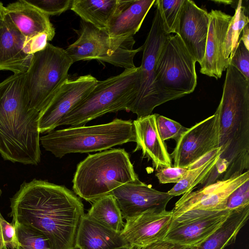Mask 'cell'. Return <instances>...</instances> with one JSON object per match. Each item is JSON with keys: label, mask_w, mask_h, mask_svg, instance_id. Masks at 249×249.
Instances as JSON below:
<instances>
[{"label": "cell", "mask_w": 249, "mask_h": 249, "mask_svg": "<svg viewBox=\"0 0 249 249\" xmlns=\"http://www.w3.org/2000/svg\"><path fill=\"white\" fill-rule=\"evenodd\" d=\"M187 171V169L182 167H163L157 170L156 176L160 183H177L185 177Z\"/></svg>", "instance_id": "cell-36"}, {"label": "cell", "mask_w": 249, "mask_h": 249, "mask_svg": "<svg viewBox=\"0 0 249 249\" xmlns=\"http://www.w3.org/2000/svg\"><path fill=\"white\" fill-rule=\"evenodd\" d=\"M155 0H128L106 30L112 38L133 36L140 30Z\"/></svg>", "instance_id": "cell-23"}, {"label": "cell", "mask_w": 249, "mask_h": 249, "mask_svg": "<svg viewBox=\"0 0 249 249\" xmlns=\"http://www.w3.org/2000/svg\"><path fill=\"white\" fill-rule=\"evenodd\" d=\"M17 246L15 226L6 221L0 212V249H17Z\"/></svg>", "instance_id": "cell-34"}, {"label": "cell", "mask_w": 249, "mask_h": 249, "mask_svg": "<svg viewBox=\"0 0 249 249\" xmlns=\"http://www.w3.org/2000/svg\"><path fill=\"white\" fill-rule=\"evenodd\" d=\"M140 67L98 81L89 94L61 120L58 126L85 125L106 113L127 111L135 100L140 84Z\"/></svg>", "instance_id": "cell-6"}, {"label": "cell", "mask_w": 249, "mask_h": 249, "mask_svg": "<svg viewBox=\"0 0 249 249\" xmlns=\"http://www.w3.org/2000/svg\"><path fill=\"white\" fill-rule=\"evenodd\" d=\"M170 155L174 167L187 168L219 147V114L212 116L187 129L176 142Z\"/></svg>", "instance_id": "cell-11"}, {"label": "cell", "mask_w": 249, "mask_h": 249, "mask_svg": "<svg viewBox=\"0 0 249 249\" xmlns=\"http://www.w3.org/2000/svg\"><path fill=\"white\" fill-rule=\"evenodd\" d=\"M246 7L242 0H238L234 16H232L223 45V53L229 60L232 56L239 43V38L244 26L249 23V19L246 15Z\"/></svg>", "instance_id": "cell-28"}, {"label": "cell", "mask_w": 249, "mask_h": 249, "mask_svg": "<svg viewBox=\"0 0 249 249\" xmlns=\"http://www.w3.org/2000/svg\"><path fill=\"white\" fill-rule=\"evenodd\" d=\"M33 54L30 53L27 38L6 16L0 28V71H9L14 74L26 73Z\"/></svg>", "instance_id": "cell-19"}, {"label": "cell", "mask_w": 249, "mask_h": 249, "mask_svg": "<svg viewBox=\"0 0 249 249\" xmlns=\"http://www.w3.org/2000/svg\"><path fill=\"white\" fill-rule=\"evenodd\" d=\"M229 64L235 67L249 79V50L247 49L240 39L232 56L230 59Z\"/></svg>", "instance_id": "cell-35"}, {"label": "cell", "mask_w": 249, "mask_h": 249, "mask_svg": "<svg viewBox=\"0 0 249 249\" xmlns=\"http://www.w3.org/2000/svg\"><path fill=\"white\" fill-rule=\"evenodd\" d=\"M231 211L228 210L213 211L197 217L173 219L164 240L196 247L222 225Z\"/></svg>", "instance_id": "cell-17"}, {"label": "cell", "mask_w": 249, "mask_h": 249, "mask_svg": "<svg viewBox=\"0 0 249 249\" xmlns=\"http://www.w3.org/2000/svg\"><path fill=\"white\" fill-rule=\"evenodd\" d=\"M209 15V25L205 54L200 65V72L218 79L221 78L230 63L223 55V48L232 16L217 10H212Z\"/></svg>", "instance_id": "cell-16"}, {"label": "cell", "mask_w": 249, "mask_h": 249, "mask_svg": "<svg viewBox=\"0 0 249 249\" xmlns=\"http://www.w3.org/2000/svg\"><path fill=\"white\" fill-rule=\"evenodd\" d=\"M249 180V170L226 180H220L196 191L183 195L172 210L173 218L192 210L220 211L226 210L229 196Z\"/></svg>", "instance_id": "cell-13"}, {"label": "cell", "mask_w": 249, "mask_h": 249, "mask_svg": "<svg viewBox=\"0 0 249 249\" xmlns=\"http://www.w3.org/2000/svg\"><path fill=\"white\" fill-rule=\"evenodd\" d=\"M10 207L13 223L39 230L53 249H75L84 208L81 199L65 186L35 178L24 181L11 198Z\"/></svg>", "instance_id": "cell-1"}, {"label": "cell", "mask_w": 249, "mask_h": 249, "mask_svg": "<svg viewBox=\"0 0 249 249\" xmlns=\"http://www.w3.org/2000/svg\"><path fill=\"white\" fill-rule=\"evenodd\" d=\"M50 16L59 15L70 8L72 0H26Z\"/></svg>", "instance_id": "cell-32"}, {"label": "cell", "mask_w": 249, "mask_h": 249, "mask_svg": "<svg viewBox=\"0 0 249 249\" xmlns=\"http://www.w3.org/2000/svg\"><path fill=\"white\" fill-rule=\"evenodd\" d=\"M185 0H155L154 6L160 13L164 30L178 34L179 22Z\"/></svg>", "instance_id": "cell-30"}, {"label": "cell", "mask_w": 249, "mask_h": 249, "mask_svg": "<svg viewBox=\"0 0 249 249\" xmlns=\"http://www.w3.org/2000/svg\"><path fill=\"white\" fill-rule=\"evenodd\" d=\"M133 123L136 142L133 152L142 150V158L151 160L156 170L172 166L170 155L157 128L156 114L137 118Z\"/></svg>", "instance_id": "cell-20"}, {"label": "cell", "mask_w": 249, "mask_h": 249, "mask_svg": "<svg viewBox=\"0 0 249 249\" xmlns=\"http://www.w3.org/2000/svg\"><path fill=\"white\" fill-rule=\"evenodd\" d=\"M249 206L232 210L222 225L195 249H224L235 242L249 218Z\"/></svg>", "instance_id": "cell-25"}, {"label": "cell", "mask_w": 249, "mask_h": 249, "mask_svg": "<svg viewBox=\"0 0 249 249\" xmlns=\"http://www.w3.org/2000/svg\"><path fill=\"white\" fill-rule=\"evenodd\" d=\"M86 214L96 222L117 232H121L124 226L122 213L111 194L93 202Z\"/></svg>", "instance_id": "cell-26"}, {"label": "cell", "mask_w": 249, "mask_h": 249, "mask_svg": "<svg viewBox=\"0 0 249 249\" xmlns=\"http://www.w3.org/2000/svg\"><path fill=\"white\" fill-rule=\"evenodd\" d=\"M221 154V149L212 158L201 166L188 169L185 177L170 189L167 193L174 196L193 191L196 186L206 181L216 167Z\"/></svg>", "instance_id": "cell-27"}, {"label": "cell", "mask_w": 249, "mask_h": 249, "mask_svg": "<svg viewBox=\"0 0 249 249\" xmlns=\"http://www.w3.org/2000/svg\"><path fill=\"white\" fill-rule=\"evenodd\" d=\"M169 35L164 30L160 12L156 8L151 28L142 45L139 89L128 110L136 114L137 118L151 114L156 107L164 103L156 86L155 68L160 50Z\"/></svg>", "instance_id": "cell-10"}, {"label": "cell", "mask_w": 249, "mask_h": 249, "mask_svg": "<svg viewBox=\"0 0 249 249\" xmlns=\"http://www.w3.org/2000/svg\"><path fill=\"white\" fill-rule=\"evenodd\" d=\"M120 233L102 226L85 214L77 229L75 249H114L128 245Z\"/></svg>", "instance_id": "cell-22"}, {"label": "cell", "mask_w": 249, "mask_h": 249, "mask_svg": "<svg viewBox=\"0 0 249 249\" xmlns=\"http://www.w3.org/2000/svg\"><path fill=\"white\" fill-rule=\"evenodd\" d=\"M50 39L48 36L45 33L40 34L32 38H27V45L31 54L44 49Z\"/></svg>", "instance_id": "cell-37"}, {"label": "cell", "mask_w": 249, "mask_h": 249, "mask_svg": "<svg viewBox=\"0 0 249 249\" xmlns=\"http://www.w3.org/2000/svg\"><path fill=\"white\" fill-rule=\"evenodd\" d=\"M209 13L194 1L185 0L178 34L195 61L200 65L204 56L209 25Z\"/></svg>", "instance_id": "cell-18"}, {"label": "cell", "mask_w": 249, "mask_h": 249, "mask_svg": "<svg viewBox=\"0 0 249 249\" xmlns=\"http://www.w3.org/2000/svg\"><path fill=\"white\" fill-rule=\"evenodd\" d=\"M25 77L14 74L0 83V154L13 162L37 165L40 112L30 107Z\"/></svg>", "instance_id": "cell-3"}, {"label": "cell", "mask_w": 249, "mask_h": 249, "mask_svg": "<svg viewBox=\"0 0 249 249\" xmlns=\"http://www.w3.org/2000/svg\"><path fill=\"white\" fill-rule=\"evenodd\" d=\"M219 114L221 154L216 164L221 180L238 176L249 168V79L229 64Z\"/></svg>", "instance_id": "cell-2"}, {"label": "cell", "mask_w": 249, "mask_h": 249, "mask_svg": "<svg viewBox=\"0 0 249 249\" xmlns=\"http://www.w3.org/2000/svg\"><path fill=\"white\" fill-rule=\"evenodd\" d=\"M110 194L115 197L125 220L149 211H165L173 197L167 192L158 191L139 178L117 187Z\"/></svg>", "instance_id": "cell-14"}, {"label": "cell", "mask_w": 249, "mask_h": 249, "mask_svg": "<svg viewBox=\"0 0 249 249\" xmlns=\"http://www.w3.org/2000/svg\"><path fill=\"white\" fill-rule=\"evenodd\" d=\"M5 16V7H4L3 3L0 1V28L4 23Z\"/></svg>", "instance_id": "cell-40"}, {"label": "cell", "mask_w": 249, "mask_h": 249, "mask_svg": "<svg viewBox=\"0 0 249 249\" xmlns=\"http://www.w3.org/2000/svg\"><path fill=\"white\" fill-rule=\"evenodd\" d=\"M98 80L90 74L67 80L39 113L40 133H48L58 126L61 120L92 90Z\"/></svg>", "instance_id": "cell-12"}, {"label": "cell", "mask_w": 249, "mask_h": 249, "mask_svg": "<svg viewBox=\"0 0 249 249\" xmlns=\"http://www.w3.org/2000/svg\"><path fill=\"white\" fill-rule=\"evenodd\" d=\"M137 178L128 153L123 148L108 149L89 154L77 165L72 188L76 195L93 202Z\"/></svg>", "instance_id": "cell-4"}, {"label": "cell", "mask_w": 249, "mask_h": 249, "mask_svg": "<svg viewBox=\"0 0 249 249\" xmlns=\"http://www.w3.org/2000/svg\"><path fill=\"white\" fill-rule=\"evenodd\" d=\"M195 247L164 240L152 243L141 249H195Z\"/></svg>", "instance_id": "cell-38"}, {"label": "cell", "mask_w": 249, "mask_h": 249, "mask_svg": "<svg viewBox=\"0 0 249 249\" xmlns=\"http://www.w3.org/2000/svg\"><path fill=\"white\" fill-rule=\"evenodd\" d=\"M196 63L179 36L169 35L155 68L156 86L164 103L194 91L197 84Z\"/></svg>", "instance_id": "cell-8"}, {"label": "cell", "mask_w": 249, "mask_h": 249, "mask_svg": "<svg viewBox=\"0 0 249 249\" xmlns=\"http://www.w3.org/2000/svg\"><path fill=\"white\" fill-rule=\"evenodd\" d=\"M73 62L63 48L48 43L33 53L25 86L31 108L41 111L68 78Z\"/></svg>", "instance_id": "cell-7"}, {"label": "cell", "mask_w": 249, "mask_h": 249, "mask_svg": "<svg viewBox=\"0 0 249 249\" xmlns=\"http://www.w3.org/2000/svg\"><path fill=\"white\" fill-rule=\"evenodd\" d=\"M39 140L46 151L58 158L68 154L102 151L136 142L133 121L118 118L104 124L53 130Z\"/></svg>", "instance_id": "cell-5"}, {"label": "cell", "mask_w": 249, "mask_h": 249, "mask_svg": "<svg viewBox=\"0 0 249 249\" xmlns=\"http://www.w3.org/2000/svg\"><path fill=\"white\" fill-rule=\"evenodd\" d=\"M13 224L18 240L17 249H53L49 239L39 230L26 225Z\"/></svg>", "instance_id": "cell-29"}, {"label": "cell", "mask_w": 249, "mask_h": 249, "mask_svg": "<svg viewBox=\"0 0 249 249\" xmlns=\"http://www.w3.org/2000/svg\"><path fill=\"white\" fill-rule=\"evenodd\" d=\"M128 2L123 0H72L70 8L84 21L107 30L111 20Z\"/></svg>", "instance_id": "cell-24"}, {"label": "cell", "mask_w": 249, "mask_h": 249, "mask_svg": "<svg viewBox=\"0 0 249 249\" xmlns=\"http://www.w3.org/2000/svg\"><path fill=\"white\" fill-rule=\"evenodd\" d=\"M6 16L26 38L46 34L50 41L55 35V29L48 15L26 0H19L5 7Z\"/></svg>", "instance_id": "cell-21"}, {"label": "cell", "mask_w": 249, "mask_h": 249, "mask_svg": "<svg viewBox=\"0 0 249 249\" xmlns=\"http://www.w3.org/2000/svg\"><path fill=\"white\" fill-rule=\"evenodd\" d=\"M1 193H2L1 190V189H0V195L1 194Z\"/></svg>", "instance_id": "cell-42"}, {"label": "cell", "mask_w": 249, "mask_h": 249, "mask_svg": "<svg viewBox=\"0 0 249 249\" xmlns=\"http://www.w3.org/2000/svg\"><path fill=\"white\" fill-rule=\"evenodd\" d=\"M77 39L65 50L73 63L96 60L124 69L136 68L134 58L142 46L134 49L133 36L111 37L106 30L81 20Z\"/></svg>", "instance_id": "cell-9"}, {"label": "cell", "mask_w": 249, "mask_h": 249, "mask_svg": "<svg viewBox=\"0 0 249 249\" xmlns=\"http://www.w3.org/2000/svg\"><path fill=\"white\" fill-rule=\"evenodd\" d=\"M136 249L135 248L132 247V246L129 245H126V246H122V247H119V248H117L116 249Z\"/></svg>", "instance_id": "cell-41"}, {"label": "cell", "mask_w": 249, "mask_h": 249, "mask_svg": "<svg viewBox=\"0 0 249 249\" xmlns=\"http://www.w3.org/2000/svg\"><path fill=\"white\" fill-rule=\"evenodd\" d=\"M249 206V180L235 190L228 197L225 208L232 211Z\"/></svg>", "instance_id": "cell-33"}, {"label": "cell", "mask_w": 249, "mask_h": 249, "mask_svg": "<svg viewBox=\"0 0 249 249\" xmlns=\"http://www.w3.org/2000/svg\"><path fill=\"white\" fill-rule=\"evenodd\" d=\"M171 211H149L126 220L121 235L130 246L141 249L164 240L173 220Z\"/></svg>", "instance_id": "cell-15"}, {"label": "cell", "mask_w": 249, "mask_h": 249, "mask_svg": "<svg viewBox=\"0 0 249 249\" xmlns=\"http://www.w3.org/2000/svg\"><path fill=\"white\" fill-rule=\"evenodd\" d=\"M156 124L159 134L163 141L174 139L177 142L188 128L165 116L156 114Z\"/></svg>", "instance_id": "cell-31"}, {"label": "cell", "mask_w": 249, "mask_h": 249, "mask_svg": "<svg viewBox=\"0 0 249 249\" xmlns=\"http://www.w3.org/2000/svg\"><path fill=\"white\" fill-rule=\"evenodd\" d=\"M243 34L240 40H242L247 50H249V23L246 25L242 30Z\"/></svg>", "instance_id": "cell-39"}]
</instances>
